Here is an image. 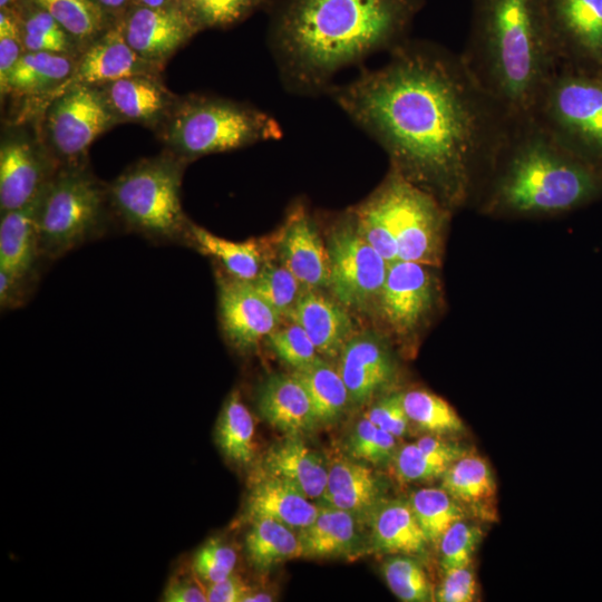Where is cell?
Segmentation results:
<instances>
[{
  "label": "cell",
  "mask_w": 602,
  "mask_h": 602,
  "mask_svg": "<svg viewBox=\"0 0 602 602\" xmlns=\"http://www.w3.org/2000/svg\"><path fill=\"white\" fill-rule=\"evenodd\" d=\"M246 509L251 520L272 518L301 531L313 522L319 506L294 485L264 473L250 492Z\"/></svg>",
  "instance_id": "25"
},
{
  "label": "cell",
  "mask_w": 602,
  "mask_h": 602,
  "mask_svg": "<svg viewBox=\"0 0 602 602\" xmlns=\"http://www.w3.org/2000/svg\"><path fill=\"white\" fill-rule=\"evenodd\" d=\"M75 66L66 54L26 51L14 65L2 94L48 96L68 79Z\"/></svg>",
  "instance_id": "29"
},
{
  "label": "cell",
  "mask_w": 602,
  "mask_h": 602,
  "mask_svg": "<svg viewBox=\"0 0 602 602\" xmlns=\"http://www.w3.org/2000/svg\"><path fill=\"white\" fill-rule=\"evenodd\" d=\"M434 301V281L427 265L397 260L389 264L378 303L387 323L398 333L414 330Z\"/></svg>",
  "instance_id": "15"
},
{
  "label": "cell",
  "mask_w": 602,
  "mask_h": 602,
  "mask_svg": "<svg viewBox=\"0 0 602 602\" xmlns=\"http://www.w3.org/2000/svg\"><path fill=\"white\" fill-rule=\"evenodd\" d=\"M117 116L97 86H77L51 101L47 129L55 151L76 166L90 144Z\"/></svg>",
  "instance_id": "11"
},
{
  "label": "cell",
  "mask_w": 602,
  "mask_h": 602,
  "mask_svg": "<svg viewBox=\"0 0 602 602\" xmlns=\"http://www.w3.org/2000/svg\"><path fill=\"white\" fill-rule=\"evenodd\" d=\"M106 192L81 166H66L48 183L38 214L42 260H56L99 237L106 227Z\"/></svg>",
  "instance_id": "7"
},
{
  "label": "cell",
  "mask_w": 602,
  "mask_h": 602,
  "mask_svg": "<svg viewBox=\"0 0 602 602\" xmlns=\"http://www.w3.org/2000/svg\"><path fill=\"white\" fill-rule=\"evenodd\" d=\"M402 402L410 423L424 431L446 435L464 430L456 410L445 399L428 390L406 391L402 394Z\"/></svg>",
  "instance_id": "36"
},
{
  "label": "cell",
  "mask_w": 602,
  "mask_h": 602,
  "mask_svg": "<svg viewBox=\"0 0 602 602\" xmlns=\"http://www.w3.org/2000/svg\"><path fill=\"white\" fill-rule=\"evenodd\" d=\"M98 4L107 9H118L122 8L127 0H96Z\"/></svg>",
  "instance_id": "55"
},
{
  "label": "cell",
  "mask_w": 602,
  "mask_h": 602,
  "mask_svg": "<svg viewBox=\"0 0 602 602\" xmlns=\"http://www.w3.org/2000/svg\"><path fill=\"white\" fill-rule=\"evenodd\" d=\"M392 465L402 482H424L441 477L452 465L447 459L419 447L416 441L397 449Z\"/></svg>",
  "instance_id": "44"
},
{
  "label": "cell",
  "mask_w": 602,
  "mask_h": 602,
  "mask_svg": "<svg viewBox=\"0 0 602 602\" xmlns=\"http://www.w3.org/2000/svg\"><path fill=\"white\" fill-rule=\"evenodd\" d=\"M272 600L273 598L270 594L251 592L249 595L245 596L243 602L272 601Z\"/></svg>",
  "instance_id": "54"
},
{
  "label": "cell",
  "mask_w": 602,
  "mask_h": 602,
  "mask_svg": "<svg viewBox=\"0 0 602 602\" xmlns=\"http://www.w3.org/2000/svg\"><path fill=\"white\" fill-rule=\"evenodd\" d=\"M258 407L285 435L301 436L318 424L309 395L293 372L270 376L259 389Z\"/></svg>",
  "instance_id": "20"
},
{
  "label": "cell",
  "mask_w": 602,
  "mask_h": 602,
  "mask_svg": "<svg viewBox=\"0 0 602 602\" xmlns=\"http://www.w3.org/2000/svg\"><path fill=\"white\" fill-rule=\"evenodd\" d=\"M381 484L373 470L352 457H333L328 464V482L322 505L370 517L381 501Z\"/></svg>",
  "instance_id": "22"
},
{
  "label": "cell",
  "mask_w": 602,
  "mask_h": 602,
  "mask_svg": "<svg viewBox=\"0 0 602 602\" xmlns=\"http://www.w3.org/2000/svg\"><path fill=\"white\" fill-rule=\"evenodd\" d=\"M57 172L29 140L11 138L0 149V211L19 208L36 197Z\"/></svg>",
  "instance_id": "17"
},
{
  "label": "cell",
  "mask_w": 602,
  "mask_h": 602,
  "mask_svg": "<svg viewBox=\"0 0 602 602\" xmlns=\"http://www.w3.org/2000/svg\"><path fill=\"white\" fill-rule=\"evenodd\" d=\"M482 531L463 520L455 522L439 542L440 566L444 572L469 566Z\"/></svg>",
  "instance_id": "46"
},
{
  "label": "cell",
  "mask_w": 602,
  "mask_h": 602,
  "mask_svg": "<svg viewBox=\"0 0 602 602\" xmlns=\"http://www.w3.org/2000/svg\"><path fill=\"white\" fill-rule=\"evenodd\" d=\"M369 520L372 545L378 551L416 555L429 543L408 501L381 502Z\"/></svg>",
  "instance_id": "27"
},
{
  "label": "cell",
  "mask_w": 602,
  "mask_h": 602,
  "mask_svg": "<svg viewBox=\"0 0 602 602\" xmlns=\"http://www.w3.org/2000/svg\"><path fill=\"white\" fill-rule=\"evenodd\" d=\"M47 185L26 205L2 213L0 221V270L31 284L42 260L38 214Z\"/></svg>",
  "instance_id": "18"
},
{
  "label": "cell",
  "mask_w": 602,
  "mask_h": 602,
  "mask_svg": "<svg viewBox=\"0 0 602 602\" xmlns=\"http://www.w3.org/2000/svg\"><path fill=\"white\" fill-rule=\"evenodd\" d=\"M360 235L390 264L398 260L397 240L378 191L361 203L353 212Z\"/></svg>",
  "instance_id": "39"
},
{
  "label": "cell",
  "mask_w": 602,
  "mask_h": 602,
  "mask_svg": "<svg viewBox=\"0 0 602 602\" xmlns=\"http://www.w3.org/2000/svg\"><path fill=\"white\" fill-rule=\"evenodd\" d=\"M29 1L50 13L74 40H90L104 28V8L96 0Z\"/></svg>",
  "instance_id": "37"
},
{
  "label": "cell",
  "mask_w": 602,
  "mask_h": 602,
  "mask_svg": "<svg viewBox=\"0 0 602 602\" xmlns=\"http://www.w3.org/2000/svg\"><path fill=\"white\" fill-rule=\"evenodd\" d=\"M186 244L213 256L227 274L240 280L254 281L264 265L262 246L256 240L230 241L192 222L188 225Z\"/></svg>",
  "instance_id": "30"
},
{
  "label": "cell",
  "mask_w": 602,
  "mask_h": 602,
  "mask_svg": "<svg viewBox=\"0 0 602 602\" xmlns=\"http://www.w3.org/2000/svg\"><path fill=\"white\" fill-rule=\"evenodd\" d=\"M201 29L225 28L243 19L265 0H177Z\"/></svg>",
  "instance_id": "42"
},
{
  "label": "cell",
  "mask_w": 602,
  "mask_h": 602,
  "mask_svg": "<svg viewBox=\"0 0 602 602\" xmlns=\"http://www.w3.org/2000/svg\"><path fill=\"white\" fill-rule=\"evenodd\" d=\"M338 370L350 401L363 402L390 381L394 363L376 338L360 336L351 338L341 350Z\"/></svg>",
  "instance_id": "23"
},
{
  "label": "cell",
  "mask_w": 602,
  "mask_h": 602,
  "mask_svg": "<svg viewBox=\"0 0 602 602\" xmlns=\"http://www.w3.org/2000/svg\"><path fill=\"white\" fill-rule=\"evenodd\" d=\"M546 7L559 64L571 49L602 60V0H551Z\"/></svg>",
  "instance_id": "19"
},
{
  "label": "cell",
  "mask_w": 602,
  "mask_h": 602,
  "mask_svg": "<svg viewBox=\"0 0 602 602\" xmlns=\"http://www.w3.org/2000/svg\"><path fill=\"white\" fill-rule=\"evenodd\" d=\"M282 263L308 289L329 288L330 259L328 246L302 204L289 213L280 239Z\"/></svg>",
  "instance_id": "16"
},
{
  "label": "cell",
  "mask_w": 602,
  "mask_h": 602,
  "mask_svg": "<svg viewBox=\"0 0 602 602\" xmlns=\"http://www.w3.org/2000/svg\"><path fill=\"white\" fill-rule=\"evenodd\" d=\"M347 449L357 460L383 465L391 462L397 452L396 437L365 417L349 436Z\"/></svg>",
  "instance_id": "43"
},
{
  "label": "cell",
  "mask_w": 602,
  "mask_h": 602,
  "mask_svg": "<svg viewBox=\"0 0 602 602\" xmlns=\"http://www.w3.org/2000/svg\"><path fill=\"white\" fill-rule=\"evenodd\" d=\"M252 283L280 315L288 314L302 294V283L283 264L265 263Z\"/></svg>",
  "instance_id": "41"
},
{
  "label": "cell",
  "mask_w": 602,
  "mask_h": 602,
  "mask_svg": "<svg viewBox=\"0 0 602 602\" xmlns=\"http://www.w3.org/2000/svg\"><path fill=\"white\" fill-rule=\"evenodd\" d=\"M327 94L394 169L443 205L465 198L475 165L494 161L512 122L462 55L426 41L404 40L383 66Z\"/></svg>",
  "instance_id": "1"
},
{
  "label": "cell",
  "mask_w": 602,
  "mask_h": 602,
  "mask_svg": "<svg viewBox=\"0 0 602 602\" xmlns=\"http://www.w3.org/2000/svg\"><path fill=\"white\" fill-rule=\"evenodd\" d=\"M123 27L132 49L155 66L165 61L201 30L177 0L158 8L139 6L123 21Z\"/></svg>",
  "instance_id": "13"
},
{
  "label": "cell",
  "mask_w": 602,
  "mask_h": 602,
  "mask_svg": "<svg viewBox=\"0 0 602 602\" xmlns=\"http://www.w3.org/2000/svg\"><path fill=\"white\" fill-rule=\"evenodd\" d=\"M16 0H0V7L3 8H10V4L13 3Z\"/></svg>",
  "instance_id": "57"
},
{
  "label": "cell",
  "mask_w": 602,
  "mask_h": 602,
  "mask_svg": "<svg viewBox=\"0 0 602 602\" xmlns=\"http://www.w3.org/2000/svg\"><path fill=\"white\" fill-rule=\"evenodd\" d=\"M382 573L389 589L401 601L427 602L435 598L423 566L411 555L389 557L382 565Z\"/></svg>",
  "instance_id": "40"
},
{
  "label": "cell",
  "mask_w": 602,
  "mask_h": 602,
  "mask_svg": "<svg viewBox=\"0 0 602 602\" xmlns=\"http://www.w3.org/2000/svg\"><path fill=\"white\" fill-rule=\"evenodd\" d=\"M327 246L329 288L338 302L362 311L378 301L389 263L360 235L352 213L333 226Z\"/></svg>",
  "instance_id": "10"
},
{
  "label": "cell",
  "mask_w": 602,
  "mask_h": 602,
  "mask_svg": "<svg viewBox=\"0 0 602 602\" xmlns=\"http://www.w3.org/2000/svg\"><path fill=\"white\" fill-rule=\"evenodd\" d=\"M215 437L221 452L230 462L245 466L254 459V419L239 391H233L224 402Z\"/></svg>",
  "instance_id": "32"
},
{
  "label": "cell",
  "mask_w": 602,
  "mask_h": 602,
  "mask_svg": "<svg viewBox=\"0 0 602 602\" xmlns=\"http://www.w3.org/2000/svg\"><path fill=\"white\" fill-rule=\"evenodd\" d=\"M268 341L276 356L294 370L321 358L310 337L294 322L283 329H275L268 336Z\"/></svg>",
  "instance_id": "45"
},
{
  "label": "cell",
  "mask_w": 602,
  "mask_h": 602,
  "mask_svg": "<svg viewBox=\"0 0 602 602\" xmlns=\"http://www.w3.org/2000/svg\"><path fill=\"white\" fill-rule=\"evenodd\" d=\"M167 602H206V591L191 580H172L165 589Z\"/></svg>",
  "instance_id": "53"
},
{
  "label": "cell",
  "mask_w": 602,
  "mask_h": 602,
  "mask_svg": "<svg viewBox=\"0 0 602 602\" xmlns=\"http://www.w3.org/2000/svg\"><path fill=\"white\" fill-rule=\"evenodd\" d=\"M562 145L602 153V86L556 70L534 116Z\"/></svg>",
  "instance_id": "9"
},
{
  "label": "cell",
  "mask_w": 602,
  "mask_h": 602,
  "mask_svg": "<svg viewBox=\"0 0 602 602\" xmlns=\"http://www.w3.org/2000/svg\"><path fill=\"white\" fill-rule=\"evenodd\" d=\"M441 487L458 503L468 505L489 501L496 493L491 466L483 457L466 454L441 476Z\"/></svg>",
  "instance_id": "34"
},
{
  "label": "cell",
  "mask_w": 602,
  "mask_h": 602,
  "mask_svg": "<svg viewBox=\"0 0 602 602\" xmlns=\"http://www.w3.org/2000/svg\"><path fill=\"white\" fill-rule=\"evenodd\" d=\"M205 591L208 602H243L252 589L241 576L232 573L221 581L208 583Z\"/></svg>",
  "instance_id": "51"
},
{
  "label": "cell",
  "mask_w": 602,
  "mask_h": 602,
  "mask_svg": "<svg viewBox=\"0 0 602 602\" xmlns=\"http://www.w3.org/2000/svg\"><path fill=\"white\" fill-rule=\"evenodd\" d=\"M101 90L117 118L145 125L157 123L172 104L171 94L151 75L120 78Z\"/></svg>",
  "instance_id": "26"
},
{
  "label": "cell",
  "mask_w": 602,
  "mask_h": 602,
  "mask_svg": "<svg viewBox=\"0 0 602 602\" xmlns=\"http://www.w3.org/2000/svg\"><path fill=\"white\" fill-rule=\"evenodd\" d=\"M237 562L236 552L220 538H210L196 552L193 570L204 582L221 581L232 573Z\"/></svg>",
  "instance_id": "47"
},
{
  "label": "cell",
  "mask_w": 602,
  "mask_h": 602,
  "mask_svg": "<svg viewBox=\"0 0 602 602\" xmlns=\"http://www.w3.org/2000/svg\"><path fill=\"white\" fill-rule=\"evenodd\" d=\"M183 159H146L119 175L108 190L109 203L129 230L159 243H186L187 220L181 203Z\"/></svg>",
  "instance_id": "5"
},
{
  "label": "cell",
  "mask_w": 602,
  "mask_h": 602,
  "mask_svg": "<svg viewBox=\"0 0 602 602\" xmlns=\"http://www.w3.org/2000/svg\"><path fill=\"white\" fill-rule=\"evenodd\" d=\"M219 315L227 341L239 350L255 349L276 329L281 315L251 281L217 273Z\"/></svg>",
  "instance_id": "12"
},
{
  "label": "cell",
  "mask_w": 602,
  "mask_h": 602,
  "mask_svg": "<svg viewBox=\"0 0 602 602\" xmlns=\"http://www.w3.org/2000/svg\"><path fill=\"white\" fill-rule=\"evenodd\" d=\"M26 51H46L68 55L72 38L45 9L28 0L26 10L17 12Z\"/></svg>",
  "instance_id": "38"
},
{
  "label": "cell",
  "mask_w": 602,
  "mask_h": 602,
  "mask_svg": "<svg viewBox=\"0 0 602 602\" xmlns=\"http://www.w3.org/2000/svg\"><path fill=\"white\" fill-rule=\"evenodd\" d=\"M20 26L17 12L11 8H3L0 12V87L4 91L8 78L23 55Z\"/></svg>",
  "instance_id": "48"
},
{
  "label": "cell",
  "mask_w": 602,
  "mask_h": 602,
  "mask_svg": "<svg viewBox=\"0 0 602 602\" xmlns=\"http://www.w3.org/2000/svg\"><path fill=\"white\" fill-rule=\"evenodd\" d=\"M293 373L305 388L318 423H333L342 415L350 396L338 369L320 358Z\"/></svg>",
  "instance_id": "33"
},
{
  "label": "cell",
  "mask_w": 602,
  "mask_h": 602,
  "mask_svg": "<svg viewBox=\"0 0 602 602\" xmlns=\"http://www.w3.org/2000/svg\"><path fill=\"white\" fill-rule=\"evenodd\" d=\"M307 557H337L352 554L359 545L357 516L329 505H320L313 522L299 531Z\"/></svg>",
  "instance_id": "28"
},
{
  "label": "cell",
  "mask_w": 602,
  "mask_h": 602,
  "mask_svg": "<svg viewBox=\"0 0 602 602\" xmlns=\"http://www.w3.org/2000/svg\"><path fill=\"white\" fill-rule=\"evenodd\" d=\"M283 136L278 120L255 107L215 97H193L181 104L166 130L175 154L194 158L229 152Z\"/></svg>",
  "instance_id": "6"
},
{
  "label": "cell",
  "mask_w": 602,
  "mask_h": 602,
  "mask_svg": "<svg viewBox=\"0 0 602 602\" xmlns=\"http://www.w3.org/2000/svg\"><path fill=\"white\" fill-rule=\"evenodd\" d=\"M301 436L287 435L266 452L264 473L294 485L309 499H321L328 482V464Z\"/></svg>",
  "instance_id": "24"
},
{
  "label": "cell",
  "mask_w": 602,
  "mask_h": 602,
  "mask_svg": "<svg viewBox=\"0 0 602 602\" xmlns=\"http://www.w3.org/2000/svg\"><path fill=\"white\" fill-rule=\"evenodd\" d=\"M444 579L435 594L440 602H470L477 592L474 571L469 566L444 572Z\"/></svg>",
  "instance_id": "50"
},
{
  "label": "cell",
  "mask_w": 602,
  "mask_h": 602,
  "mask_svg": "<svg viewBox=\"0 0 602 602\" xmlns=\"http://www.w3.org/2000/svg\"><path fill=\"white\" fill-rule=\"evenodd\" d=\"M245 535V554L250 564L261 571L303 556L299 535L291 527L272 518L259 517Z\"/></svg>",
  "instance_id": "31"
},
{
  "label": "cell",
  "mask_w": 602,
  "mask_h": 602,
  "mask_svg": "<svg viewBox=\"0 0 602 602\" xmlns=\"http://www.w3.org/2000/svg\"><path fill=\"white\" fill-rule=\"evenodd\" d=\"M142 7L158 8L171 3V0H137Z\"/></svg>",
  "instance_id": "56"
},
{
  "label": "cell",
  "mask_w": 602,
  "mask_h": 602,
  "mask_svg": "<svg viewBox=\"0 0 602 602\" xmlns=\"http://www.w3.org/2000/svg\"><path fill=\"white\" fill-rule=\"evenodd\" d=\"M31 283L18 279L8 272L0 270V305L1 309H16L28 300Z\"/></svg>",
  "instance_id": "52"
},
{
  "label": "cell",
  "mask_w": 602,
  "mask_h": 602,
  "mask_svg": "<svg viewBox=\"0 0 602 602\" xmlns=\"http://www.w3.org/2000/svg\"><path fill=\"white\" fill-rule=\"evenodd\" d=\"M462 56L509 120L532 118L559 67L546 0H483Z\"/></svg>",
  "instance_id": "3"
},
{
  "label": "cell",
  "mask_w": 602,
  "mask_h": 602,
  "mask_svg": "<svg viewBox=\"0 0 602 602\" xmlns=\"http://www.w3.org/2000/svg\"><path fill=\"white\" fill-rule=\"evenodd\" d=\"M288 315L303 328L322 356L340 355L351 339L353 323L344 305L312 289L301 294Z\"/></svg>",
  "instance_id": "21"
},
{
  "label": "cell",
  "mask_w": 602,
  "mask_h": 602,
  "mask_svg": "<svg viewBox=\"0 0 602 602\" xmlns=\"http://www.w3.org/2000/svg\"><path fill=\"white\" fill-rule=\"evenodd\" d=\"M424 0H280L269 43L292 94H327L337 72L406 40Z\"/></svg>",
  "instance_id": "2"
},
{
  "label": "cell",
  "mask_w": 602,
  "mask_h": 602,
  "mask_svg": "<svg viewBox=\"0 0 602 602\" xmlns=\"http://www.w3.org/2000/svg\"><path fill=\"white\" fill-rule=\"evenodd\" d=\"M502 171L493 202L514 213H556L602 192L600 175L536 119L511 122L495 154Z\"/></svg>",
  "instance_id": "4"
},
{
  "label": "cell",
  "mask_w": 602,
  "mask_h": 602,
  "mask_svg": "<svg viewBox=\"0 0 602 602\" xmlns=\"http://www.w3.org/2000/svg\"><path fill=\"white\" fill-rule=\"evenodd\" d=\"M365 417L396 438L406 434L410 423L404 407L402 394H392L381 398Z\"/></svg>",
  "instance_id": "49"
},
{
  "label": "cell",
  "mask_w": 602,
  "mask_h": 602,
  "mask_svg": "<svg viewBox=\"0 0 602 602\" xmlns=\"http://www.w3.org/2000/svg\"><path fill=\"white\" fill-rule=\"evenodd\" d=\"M155 67L132 49L122 22L89 46L68 79L48 95L46 101H52L77 86H98L129 76L151 75Z\"/></svg>",
  "instance_id": "14"
},
{
  "label": "cell",
  "mask_w": 602,
  "mask_h": 602,
  "mask_svg": "<svg viewBox=\"0 0 602 602\" xmlns=\"http://www.w3.org/2000/svg\"><path fill=\"white\" fill-rule=\"evenodd\" d=\"M429 543L439 544L445 532L464 518L459 503L443 487H426L414 492L408 499Z\"/></svg>",
  "instance_id": "35"
},
{
  "label": "cell",
  "mask_w": 602,
  "mask_h": 602,
  "mask_svg": "<svg viewBox=\"0 0 602 602\" xmlns=\"http://www.w3.org/2000/svg\"><path fill=\"white\" fill-rule=\"evenodd\" d=\"M377 191L397 240L398 260L435 265L439 260L444 205L394 168Z\"/></svg>",
  "instance_id": "8"
}]
</instances>
